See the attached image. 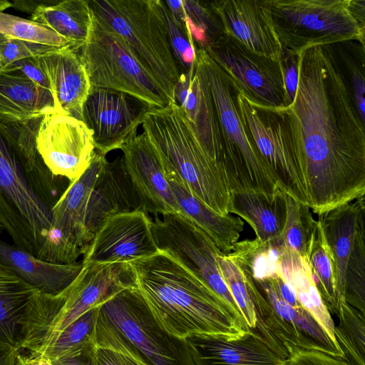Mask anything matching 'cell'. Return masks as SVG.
<instances>
[{"mask_svg":"<svg viewBox=\"0 0 365 365\" xmlns=\"http://www.w3.org/2000/svg\"><path fill=\"white\" fill-rule=\"evenodd\" d=\"M298 86L284 108L317 214L365 194L364 123L330 46L298 55Z\"/></svg>","mask_w":365,"mask_h":365,"instance_id":"obj_1","label":"cell"},{"mask_svg":"<svg viewBox=\"0 0 365 365\" xmlns=\"http://www.w3.org/2000/svg\"><path fill=\"white\" fill-rule=\"evenodd\" d=\"M130 264L153 317L170 335L182 339L192 334L234 339L250 330L217 294L167 252L160 250Z\"/></svg>","mask_w":365,"mask_h":365,"instance_id":"obj_2","label":"cell"},{"mask_svg":"<svg viewBox=\"0 0 365 365\" xmlns=\"http://www.w3.org/2000/svg\"><path fill=\"white\" fill-rule=\"evenodd\" d=\"M142 127L165 174L177 178L217 213L230 214V192L216 163L208 156L181 108L172 102L149 108Z\"/></svg>","mask_w":365,"mask_h":365,"instance_id":"obj_3","label":"cell"},{"mask_svg":"<svg viewBox=\"0 0 365 365\" xmlns=\"http://www.w3.org/2000/svg\"><path fill=\"white\" fill-rule=\"evenodd\" d=\"M93 344L123 346L149 365H195L185 339L163 330L135 285L98 307Z\"/></svg>","mask_w":365,"mask_h":365,"instance_id":"obj_4","label":"cell"},{"mask_svg":"<svg viewBox=\"0 0 365 365\" xmlns=\"http://www.w3.org/2000/svg\"><path fill=\"white\" fill-rule=\"evenodd\" d=\"M195 61L205 75L216 110L222 142L220 168L230 193L257 192L274 197L280 189L245 131L228 76L203 48H195Z\"/></svg>","mask_w":365,"mask_h":365,"instance_id":"obj_5","label":"cell"},{"mask_svg":"<svg viewBox=\"0 0 365 365\" xmlns=\"http://www.w3.org/2000/svg\"><path fill=\"white\" fill-rule=\"evenodd\" d=\"M93 19L121 37L155 78L170 102L182 73L158 0H90Z\"/></svg>","mask_w":365,"mask_h":365,"instance_id":"obj_6","label":"cell"},{"mask_svg":"<svg viewBox=\"0 0 365 365\" xmlns=\"http://www.w3.org/2000/svg\"><path fill=\"white\" fill-rule=\"evenodd\" d=\"M271 14L281 48L292 55L349 41L364 47V0H272Z\"/></svg>","mask_w":365,"mask_h":365,"instance_id":"obj_7","label":"cell"},{"mask_svg":"<svg viewBox=\"0 0 365 365\" xmlns=\"http://www.w3.org/2000/svg\"><path fill=\"white\" fill-rule=\"evenodd\" d=\"M77 52L88 74L91 89L123 93L149 108L172 103L125 41L95 20L88 41Z\"/></svg>","mask_w":365,"mask_h":365,"instance_id":"obj_8","label":"cell"},{"mask_svg":"<svg viewBox=\"0 0 365 365\" xmlns=\"http://www.w3.org/2000/svg\"><path fill=\"white\" fill-rule=\"evenodd\" d=\"M245 275L256 317L252 331L275 354L286 360L296 350H315L345 359L341 348L302 306L287 303L268 279L257 280Z\"/></svg>","mask_w":365,"mask_h":365,"instance_id":"obj_9","label":"cell"},{"mask_svg":"<svg viewBox=\"0 0 365 365\" xmlns=\"http://www.w3.org/2000/svg\"><path fill=\"white\" fill-rule=\"evenodd\" d=\"M235 101L245 131L267 164L279 189L309 207L302 158L284 108L255 103L237 91Z\"/></svg>","mask_w":365,"mask_h":365,"instance_id":"obj_10","label":"cell"},{"mask_svg":"<svg viewBox=\"0 0 365 365\" xmlns=\"http://www.w3.org/2000/svg\"><path fill=\"white\" fill-rule=\"evenodd\" d=\"M58 308L55 295L43 293L0 263V340L32 354Z\"/></svg>","mask_w":365,"mask_h":365,"instance_id":"obj_11","label":"cell"},{"mask_svg":"<svg viewBox=\"0 0 365 365\" xmlns=\"http://www.w3.org/2000/svg\"><path fill=\"white\" fill-rule=\"evenodd\" d=\"M151 227L158 249L209 287L227 304L236 319L249 329L222 279L217 262L222 251L211 238L180 213H168L162 219L155 218Z\"/></svg>","mask_w":365,"mask_h":365,"instance_id":"obj_12","label":"cell"},{"mask_svg":"<svg viewBox=\"0 0 365 365\" xmlns=\"http://www.w3.org/2000/svg\"><path fill=\"white\" fill-rule=\"evenodd\" d=\"M205 50L228 76L235 90L248 100L267 107H287L279 61L256 54L224 34Z\"/></svg>","mask_w":365,"mask_h":365,"instance_id":"obj_13","label":"cell"},{"mask_svg":"<svg viewBox=\"0 0 365 365\" xmlns=\"http://www.w3.org/2000/svg\"><path fill=\"white\" fill-rule=\"evenodd\" d=\"M36 145L48 170L70 182L87 169L95 150L91 131L82 120L55 110L41 118Z\"/></svg>","mask_w":365,"mask_h":365,"instance_id":"obj_14","label":"cell"},{"mask_svg":"<svg viewBox=\"0 0 365 365\" xmlns=\"http://www.w3.org/2000/svg\"><path fill=\"white\" fill-rule=\"evenodd\" d=\"M133 285L135 276L129 262L83 263L78 276L63 291L61 304L41 346L87 311Z\"/></svg>","mask_w":365,"mask_h":365,"instance_id":"obj_15","label":"cell"},{"mask_svg":"<svg viewBox=\"0 0 365 365\" xmlns=\"http://www.w3.org/2000/svg\"><path fill=\"white\" fill-rule=\"evenodd\" d=\"M148 109L125 93L94 88L83 106L81 120L91 131L95 150L106 155L137 135Z\"/></svg>","mask_w":365,"mask_h":365,"instance_id":"obj_16","label":"cell"},{"mask_svg":"<svg viewBox=\"0 0 365 365\" xmlns=\"http://www.w3.org/2000/svg\"><path fill=\"white\" fill-rule=\"evenodd\" d=\"M152 220L142 210L108 218L95 234L83 254V263L131 262L150 257L158 249Z\"/></svg>","mask_w":365,"mask_h":365,"instance_id":"obj_17","label":"cell"},{"mask_svg":"<svg viewBox=\"0 0 365 365\" xmlns=\"http://www.w3.org/2000/svg\"><path fill=\"white\" fill-rule=\"evenodd\" d=\"M24 170L5 123L0 120V193L18 210L36 255L43 248L48 238L51 207L33 190Z\"/></svg>","mask_w":365,"mask_h":365,"instance_id":"obj_18","label":"cell"},{"mask_svg":"<svg viewBox=\"0 0 365 365\" xmlns=\"http://www.w3.org/2000/svg\"><path fill=\"white\" fill-rule=\"evenodd\" d=\"M208 4L225 36L256 54L279 61L282 48L273 26L272 0H220Z\"/></svg>","mask_w":365,"mask_h":365,"instance_id":"obj_19","label":"cell"},{"mask_svg":"<svg viewBox=\"0 0 365 365\" xmlns=\"http://www.w3.org/2000/svg\"><path fill=\"white\" fill-rule=\"evenodd\" d=\"M120 150L140 209L154 215L180 213L163 166L146 135H137Z\"/></svg>","mask_w":365,"mask_h":365,"instance_id":"obj_20","label":"cell"},{"mask_svg":"<svg viewBox=\"0 0 365 365\" xmlns=\"http://www.w3.org/2000/svg\"><path fill=\"white\" fill-rule=\"evenodd\" d=\"M174 98L200 145L220 171L222 155L220 128L209 84L196 61L189 72L181 75L175 88Z\"/></svg>","mask_w":365,"mask_h":365,"instance_id":"obj_21","label":"cell"},{"mask_svg":"<svg viewBox=\"0 0 365 365\" xmlns=\"http://www.w3.org/2000/svg\"><path fill=\"white\" fill-rule=\"evenodd\" d=\"M195 365H286L254 331L228 339L192 334L185 339Z\"/></svg>","mask_w":365,"mask_h":365,"instance_id":"obj_22","label":"cell"},{"mask_svg":"<svg viewBox=\"0 0 365 365\" xmlns=\"http://www.w3.org/2000/svg\"><path fill=\"white\" fill-rule=\"evenodd\" d=\"M38 61L49 83L54 110L81 120L91 86L78 53L66 46L38 56Z\"/></svg>","mask_w":365,"mask_h":365,"instance_id":"obj_23","label":"cell"},{"mask_svg":"<svg viewBox=\"0 0 365 365\" xmlns=\"http://www.w3.org/2000/svg\"><path fill=\"white\" fill-rule=\"evenodd\" d=\"M141 210L123 157L106 161L93 185L86 212L88 245L102 225L117 214Z\"/></svg>","mask_w":365,"mask_h":365,"instance_id":"obj_24","label":"cell"},{"mask_svg":"<svg viewBox=\"0 0 365 365\" xmlns=\"http://www.w3.org/2000/svg\"><path fill=\"white\" fill-rule=\"evenodd\" d=\"M107 160L105 155L94 150L87 169L70 182L51 207L48 236L59 235L69 240L81 249L83 254L88 245L86 218L89 198L98 175Z\"/></svg>","mask_w":365,"mask_h":365,"instance_id":"obj_25","label":"cell"},{"mask_svg":"<svg viewBox=\"0 0 365 365\" xmlns=\"http://www.w3.org/2000/svg\"><path fill=\"white\" fill-rule=\"evenodd\" d=\"M0 263L43 293L56 295L65 290L83 267L82 261L55 264L37 258L19 246L0 239Z\"/></svg>","mask_w":365,"mask_h":365,"instance_id":"obj_26","label":"cell"},{"mask_svg":"<svg viewBox=\"0 0 365 365\" xmlns=\"http://www.w3.org/2000/svg\"><path fill=\"white\" fill-rule=\"evenodd\" d=\"M53 111L50 91L9 66L0 71V120L27 123Z\"/></svg>","mask_w":365,"mask_h":365,"instance_id":"obj_27","label":"cell"},{"mask_svg":"<svg viewBox=\"0 0 365 365\" xmlns=\"http://www.w3.org/2000/svg\"><path fill=\"white\" fill-rule=\"evenodd\" d=\"M365 211L364 195L318 215L334 262L339 305L345 302V274L360 216Z\"/></svg>","mask_w":365,"mask_h":365,"instance_id":"obj_28","label":"cell"},{"mask_svg":"<svg viewBox=\"0 0 365 365\" xmlns=\"http://www.w3.org/2000/svg\"><path fill=\"white\" fill-rule=\"evenodd\" d=\"M166 176L180 214L204 231L223 253L230 252L243 230L242 220L230 214L217 213L192 195L177 178Z\"/></svg>","mask_w":365,"mask_h":365,"instance_id":"obj_29","label":"cell"},{"mask_svg":"<svg viewBox=\"0 0 365 365\" xmlns=\"http://www.w3.org/2000/svg\"><path fill=\"white\" fill-rule=\"evenodd\" d=\"M230 214L244 219L253 229L256 238L269 241L279 238L287 219L285 193L279 190L274 197L262 192H231Z\"/></svg>","mask_w":365,"mask_h":365,"instance_id":"obj_30","label":"cell"},{"mask_svg":"<svg viewBox=\"0 0 365 365\" xmlns=\"http://www.w3.org/2000/svg\"><path fill=\"white\" fill-rule=\"evenodd\" d=\"M31 20L44 25L66 40L78 51L89 39L94 19L86 0H64L38 6Z\"/></svg>","mask_w":365,"mask_h":365,"instance_id":"obj_31","label":"cell"},{"mask_svg":"<svg viewBox=\"0 0 365 365\" xmlns=\"http://www.w3.org/2000/svg\"><path fill=\"white\" fill-rule=\"evenodd\" d=\"M278 273L292 285L301 305L314 317L332 341L339 346L334 336L335 324L317 289L307 258L286 247Z\"/></svg>","mask_w":365,"mask_h":365,"instance_id":"obj_32","label":"cell"},{"mask_svg":"<svg viewBox=\"0 0 365 365\" xmlns=\"http://www.w3.org/2000/svg\"><path fill=\"white\" fill-rule=\"evenodd\" d=\"M286 247L281 236L265 242L255 238L237 242L226 255L252 278L263 280L277 274Z\"/></svg>","mask_w":365,"mask_h":365,"instance_id":"obj_33","label":"cell"},{"mask_svg":"<svg viewBox=\"0 0 365 365\" xmlns=\"http://www.w3.org/2000/svg\"><path fill=\"white\" fill-rule=\"evenodd\" d=\"M307 258L311 267L314 282L324 306L330 314L336 315L339 300L334 258L319 220L317 221Z\"/></svg>","mask_w":365,"mask_h":365,"instance_id":"obj_34","label":"cell"},{"mask_svg":"<svg viewBox=\"0 0 365 365\" xmlns=\"http://www.w3.org/2000/svg\"><path fill=\"white\" fill-rule=\"evenodd\" d=\"M98 309V307L83 314L61 331L49 338L30 356L41 355L51 361L93 345Z\"/></svg>","mask_w":365,"mask_h":365,"instance_id":"obj_35","label":"cell"},{"mask_svg":"<svg viewBox=\"0 0 365 365\" xmlns=\"http://www.w3.org/2000/svg\"><path fill=\"white\" fill-rule=\"evenodd\" d=\"M336 316L334 336L345 359L353 365H365V314L341 302Z\"/></svg>","mask_w":365,"mask_h":365,"instance_id":"obj_36","label":"cell"},{"mask_svg":"<svg viewBox=\"0 0 365 365\" xmlns=\"http://www.w3.org/2000/svg\"><path fill=\"white\" fill-rule=\"evenodd\" d=\"M364 213L359 220L354 245L345 274V302L365 314V229Z\"/></svg>","mask_w":365,"mask_h":365,"instance_id":"obj_37","label":"cell"},{"mask_svg":"<svg viewBox=\"0 0 365 365\" xmlns=\"http://www.w3.org/2000/svg\"><path fill=\"white\" fill-rule=\"evenodd\" d=\"M287 219L281 235L288 250L307 257L317 221L310 208L285 194Z\"/></svg>","mask_w":365,"mask_h":365,"instance_id":"obj_38","label":"cell"},{"mask_svg":"<svg viewBox=\"0 0 365 365\" xmlns=\"http://www.w3.org/2000/svg\"><path fill=\"white\" fill-rule=\"evenodd\" d=\"M0 34L29 42L63 48L71 44L50 28L31 20L0 12Z\"/></svg>","mask_w":365,"mask_h":365,"instance_id":"obj_39","label":"cell"},{"mask_svg":"<svg viewBox=\"0 0 365 365\" xmlns=\"http://www.w3.org/2000/svg\"><path fill=\"white\" fill-rule=\"evenodd\" d=\"M217 262L222 279L239 307L247 326L251 330L255 329L256 317L245 273L222 252H220L217 256Z\"/></svg>","mask_w":365,"mask_h":365,"instance_id":"obj_40","label":"cell"},{"mask_svg":"<svg viewBox=\"0 0 365 365\" xmlns=\"http://www.w3.org/2000/svg\"><path fill=\"white\" fill-rule=\"evenodd\" d=\"M158 4L165 19L173 53L182 75L185 74L195 66L196 48L188 33L186 20L179 21L174 18L164 1L158 0Z\"/></svg>","mask_w":365,"mask_h":365,"instance_id":"obj_41","label":"cell"},{"mask_svg":"<svg viewBox=\"0 0 365 365\" xmlns=\"http://www.w3.org/2000/svg\"><path fill=\"white\" fill-rule=\"evenodd\" d=\"M59 48L6 37L0 42V57L4 66L31 57H37Z\"/></svg>","mask_w":365,"mask_h":365,"instance_id":"obj_42","label":"cell"},{"mask_svg":"<svg viewBox=\"0 0 365 365\" xmlns=\"http://www.w3.org/2000/svg\"><path fill=\"white\" fill-rule=\"evenodd\" d=\"M92 355L95 365H149L120 346L101 348L94 345Z\"/></svg>","mask_w":365,"mask_h":365,"instance_id":"obj_43","label":"cell"},{"mask_svg":"<svg viewBox=\"0 0 365 365\" xmlns=\"http://www.w3.org/2000/svg\"><path fill=\"white\" fill-rule=\"evenodd\" d=\"M279 61L282 71L287 107H288L294 101L298 86V55H292L281 49Z\"/></svg>","mask_w":365,"mask_h":365,"instance_id":"obj_44","label":"cell"},{"mask_svg":"<svg viewBox=\"0 0 365 365\" xmlns=\"http://www.w3.org/2000/svg\"><path fill=\"white\" fill-rule=\"evenodd\" d=\"M286 365H353L346 359L315 350L298 349L287 359Z\"/></svg>","mask_w":365,"mask_h":365,"instance_id":"obj_45","label":"cell"},{"mask_svg":"<svg viewBox=\"0 0 365 365\" xmlns=\"http://www.w3.org/2000/svg\"><path fill=\"white\" fill-rule=\"evenodd\" d=\"M7 66L23 73L34 83L50 91L48 78L39 65L38 56L19 60Z\"/></svg>","mask_w":365,"mask_h":365,"instance_id":"obj_46","label":"cell"},{"mask_svg":"<svg viewBox=\"0 0 365 365\" xmlns=\"http://www.w3.org/2000/svg\"><path fill=\"white\" fill-rule=\"evenodd\" d=\"M350 69V84L351 88V96L359 116L361 120H365V80L364 69H359L357 66L351 64L349 66Z\"/></svg>","mask_w":365,"mask_h":365,"instance_id":"obj_47","label":"cell"},{"mask_svg":"<svg viewBox=\"0 0 365 365\" xmlns=\"http://www.w3.org/2000/svg\"><path fill=\"white\" fill-rule=\"evenodd\" d=\"M94 344L80 351L50 360L52 365H95L93 359Z\"/></svg>","mask_w":365,"mask_h":365,"instance_id":"obj_48","label":"cell"},{"mask_svg":"<svg viewBox=\"0 0 365 365\" xmlns=\"http://www.w3.org/2000/svg\"><path fill=\"white\" fill-rule=\"evenodd\" d=\"M20 351L0 340V365H14Z\"/></svg>","mask_w":365,"mask_h":365,"instance_id":"obj_49","label":"cell"},{"mask_svg":"<svg viewBox=\"0 0 365 365\" xmlns=\"http://www.w3.org/2000/svg\"><path fill=\"white\" fill-rule=\"evenodd\" d=\"M31 365H52L51 361L43 356H29Z\"/></svg>","mask_w":365,"mask_h":365,"instance_id":"obj_50","label":"cell"},{"mask_svg":"<svg viewBox=\"0 0 365 365\" xmlns=\"http://www.w3.org/2000/svg\"><path fill=\"white\" fill-rule=\"evenodd\" d=\"M14 365H31L29 356H23L19 353L16 357Z\"/></svg>","mask_w":365,"mask_h":365,"instance_id":"obj_51","label":"cell"},{"mask_svg":"<svg viewBox=\"0 0 365 365\" xmlns=\"http://www.w3.org/2000/svg\"><path fill=\"white\" fill-rule=\"evenodd\" d=\"M12 6L11 2L8 1H0V12Z\"/></svg>","mask_w":365,"mask_h":365,"instance_id":"obj_52","label":"cell"},{"mask_svg":"<svg viewBox=\"0 0 365 365\" xmlns=\"http://www.w3.org/2000/svg\"><path fill=\"white\" fill-rule=\"evenodd\" d=\"M5 226L4 223L3 222L2 218L0 217V235L3 232V230H4Z\"/></svg>","mask_w":365,"mask_h":365,"instance_id":"obj_53","label":"cell"},{"mask_svg":"<svg viewBox=\"0 0 365 365\" xmlns=\"http://www.w3.org/2000/svg\"><path fill=\"white\" fill-rule=\"evenodd\" d=\"M5 67L6 66H4V63H3L2 61H1V58L0 57V71L4 69Z\"/></svg>","mask_w":365,"mask_h":365,"instance_id":"obj_54","label":"cell"},{"mask_svg":"<svg viewBox=\"0 0 365 365\" xmlns=\"http://www.w3.org/2000/svg\"><path fill=\"white\" fill-rule=\"evenodd\" d=\"M6 38V36H3L2 34H0V42L3 41L4 40H5Z\"/></svg>","mask_w":365,"mask_h":365,"instance_id":"obj_55","label":"cell"}]
</instances>
